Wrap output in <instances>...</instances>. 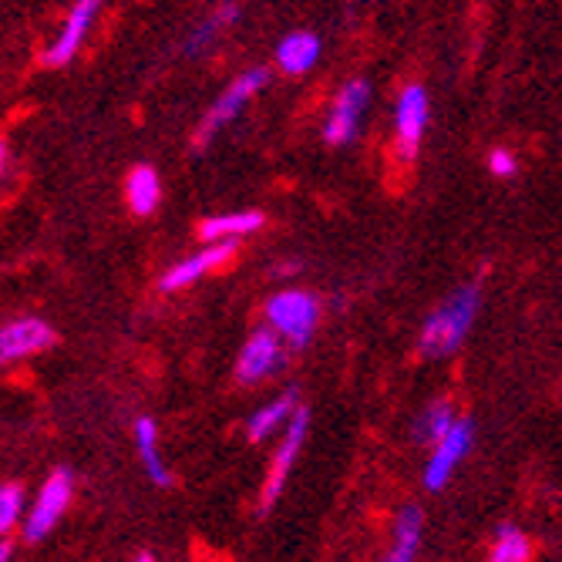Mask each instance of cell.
I'll use <instances>...</instances> for the list:
<instances>
[{"mask_svg": "<svg viewBox=\"0 0 562 562\" xmlns=\"http://www.w3.org/2000/svg\"><path fill=\"white\" fill-rule=\"evenodd\" d=\"M283 368H286V344L270 327H260L249 334V340L243 344V350L236 357V381L260 384V381L280 374Z\"/></svg>", "mask_w": 562, "mask_h": 562, "instance_id": "5b68a950", "label": "cell"}, {"mask_svg": "<svg viewBox=\"0 0 562 562\" xmlns=\"http://www.w3.org/2000/svg\"><path fill=\"white\" fill-rule=\"evenodd\" d=\"M306 428H311V415H306V407H296V415H293L290 425H286V435H283V441H280V448H277V454H273L270 472H267V482H263V498H260V508H263V513L277 505V498H280V492H283L290 472H293L296 454H300V448H303V441H306Z\"/></svg>", "mask_w": 562, "mask_h": 562, "instance_id": "30bf717a", "label": "cell"}, {"mask_svg": "<svg viewBox=\"0 0 562 562\" xmlns=\"http://www.w3.org/2000/svg\"><path fill=\"white\" fill-rule=\"evenodd\" d=\"M101 8H105V0H75L61 31H58V37L50 41L47 50H44V65L47 68H65L68 61L78 58V50L85 47Z\"/></svg>", "mask_w": 562, "mask_h": 562, "instance_id": "52a82bcc", "label": "cell"}, {"mask_svg": "<svg viewBox=\"0 0 562 562\" xmlns=\"http://www.w3.org/2000/svg\"><path fill=\"white\" fill-rule=\"evenodd\" d=\"M132 562H156V559H151V555H148V552H138V555H135V559H132Z\"/></svg>", "mask_w": 562, "mask_h": 562, "instance_id": "484cf974", "label": "cell"}, {"mask_svg": "<svg viewBox=\"0 0 562 562\" xmlns=\"http://www.w3.org/2000/svg\"><path fill=\"white\" fill-rule=\"evenodd\" d=\"M469 448H472V422L458 418L451 425V431L438 445H431V458L425 465V485L431 492H441L448 485V479L454 475V469L462 465V458L469 454Z\"/></svg>", "mask_w": 562, "mask_h": 562, "instance_id": "8fae6325", "label": "cell"}, {"mask_svg": "<svg viewBox=\"0 0 562 562\" xmlns=\"http://www.w3.org/2000/svg\"><path fill=\"white\" fill-rule=\"evenodd\" d=\"M8 166H11V151H8V142L0 138V182H4V176H8Z\"/></svg>", "mask_w": 562, "mask_h": 562, "instance_id": "cb8c5ba5", "label": "cell"}, {"mask_svg": "<svg viewBox=\"0 0 562 562\" xmlns=\"http://www.w3.org/2000/svg\"><path fill=\"white\" fill-rule=\"evenodd\" d=\"M239 252V243L236 239H220V243H206L199 252H192V257L179 260L176 267H169L159 280V290L166 293H176V290H186L192 283H199L206 273H216L223 267H229L236 260Z\"/></svg>", "mask_w": 562, "mask_h": 562, "instance_id": "ba28073f", "label": "cell"}, {"mask_svg": "<svg viewBox=\"0 0 562 562\" xmlns=\"http://www.w3.org/2000/svg\"><path fill=\"white\" fill-rule=\"evenodd\" d=\"M425 125H428V91L422 85H407L394 105V138H397V156L404 162H412L418 156Z\"/></svg>", "mask_w": 562, "mask_h": 562, "instance_id": "9c48e42d", "label": "cell"}, {"mask_svg": "<svg viewBox=\"0 0 562 562\" xmlns=\"http://www.w3.org/2000/svg\"><path fill=\"white\" fill-rule=\"evenodd\" d=\"M125 202L135 216H151L162 202V179L151 166H135L125 176Z\"/></svg>", "mask_w": 562, "mask_h": 562, "instance_id": "9a60e30c", "label": "cell"}, {"mask_svg": "<svg viewBox=\"0 0 562 562\" xmlns=\"http://www.w3.org/2000/svg\"><path fill=\"white\" fill-rule=\"evenodd\" d=\"M71 495H75V475L68 469L50 472L47 482L41 485V495L31 505V513L24 516V539L37 542V539H44L50 529H55L61 522V516L68 513Z\"/></svg>", "mask_w": 562, "mask_h": 562, "instance_id": "277c9868", "label": "cell"}, {"mask_svg": "<svg viewBox=\"0 0 562 562\" xmlns=\"http://www.w3.org/2000/svg\"><path fill=\"white\" fill-rule=\"evenodd\" d=\"M24 519V488L18 482L0 485V536H8Z\"/></svg>", "mask_w": 562, "mask_h": 562, "instance_id": "7402d4cb", "label": "cell"}, {"mask_svg": "<svg viewBox=\"0 0 562 562\" xmlns=\"http://www.w3.org/2000/svg\"><path fill=\"white\" fill-rule=\"evenodd\" d=\"M0 562H11V546L0 542Z\"/></svg>", "mask_w": 562, "mask_h": 562, "instance_id": "d4e9b609", "label": "cell"}, {"mask_svg": "<svg viewBox=\"0 0 562 562\" xmlns=\"http://www.w3.org/2000/svg\"><path fill=\"white\" fill-rule=\"evenodd\" d=\"M267 85V68H249L243 71L239 78L229 81V88L213 101V109L202 115L199 128H195V145H206L213 142L229 122H236L243 115V109L252 101V94H257L260 88Z\"/></svg>", "mask_w": 562, "mask_h": 562, "instance_id": "3957f363", "label": "cell"}, {"mask_svg": "<svg viewBox=\"0 0 562 562\" xmlns=\"http://www.w3.org/2000/svg\"><path fill=\"white\" fill-rule=\"evenodd\" d=\"M479 303H482V290L479 286H462L448 293V300L428 314L422 337H418V350L431 361L438 357H451L458 347L465 344L475 317H479Z\"/></svg>", "mask_w": 562, "mask_h": 562, "instance_id": "6da1fadb", "label": "cell"}, {"mask_svg": "<svg viewBox=\"0 0 562 562\" xmlns=\"http://www.w3.org/2000/svg\"><path fill=\"white\" fill-rule=\"evenodd\" d=\"M422 529H425L422 508L418 505L401 508L397 519H394V542H391V549H387V555L381 562H415L418 546H422Z\"/></svg>", "mask_w": 562, "mask_h": 562, "instance_id": "2e32d148", "label": "cell"}, {"mask_svg": "<svg viewBox=\"0 0 562 562\" xmlns=\"http://www.w3.org/2000/svg\"><path fill=\"white\" fill-rule=\"evenodd\" d=\"M321 61V37L311 31H293L277 44V68L290 78L306 75Z\"/></svg>", "mask_w": 562, "mask_h": 562, "instance_id": "4fadbf2b", "label": "cell"}, {"mask_svg": "<svg viewBox=\"0 0 562 562\" xmlns=\"http://www.w3.org/2000/svg\"><path fill=\"white\" fill-rule=\"evenodd\" d=\"M4 368H8V364H4V361H0V371H4Z\"/></svg>", "mask_w": 562, "mask_h": 562, "instance_id": "4316f807", "label": "cell"}, {"mask_svg": "<svg viewBox=\"0 0 562 562\" xmlns=\"http://www.w3.org/2000/svg\"><path fill=\"white\" fill-rule=\"evenodd\" d=\"M267 327L293 350H303L314 340L324 303L311 290H280L267 300Z\"/></svg>", "mask_w": 562, "mask_h": 562, "instance_id": "7a4b0ae2", "label": "cell"}, {"mask_svg": "<svg viewBox=\"0 0 562 562\" xmlns=\"http://www.w3.org/2000/svg\"><path fill=\"white\" fill-rule=\"evenodd\" d=\"M55 344V330L41 317H18L0 327V361L14 364L24 357H34Z\"/></svg>", "mask_w": 562, "mask_h": 562, "instance_id": "7c38bea8", "label": "cell"}, {"mask_svg": "<svg viewBox=\"0 0 562 562\" xmlns=\"http://www.w3.org/2000/svg\"><path fill=\"white\" fill-rule=\"evenodd\" d=\"M239 4H233V0H223V4L210 14V18H202L199 24H195V31L186 37V55L189 58H199V55H206V50L216 44V37L226 31V27H233L236 21H239Z\"/></svg>", "mask_w": 562, "mask_h": 562, "instance_id": "d6986e66", "label": "cell"}, {"mask_svg": "<svg viewBox=\"0 0 562 562\" xmlns=\"http://www.w3.org/2000/svg\"><path fill=\"white\" fill-rule=\"evenodd\" d=\"M293 415H296V387H290V391H283L280 397H273L270 404H263L260 412L246 422L249 441H267V438L277 435L283 425H290Z\"/></svg>", "mask_w": 562, "mask_h": 562, "instance_id": "e0dca14e", "label": "cell"}, {"mask_svg": "<svg viewBox=\"0 0 562 562\" xmlns=\"http://www.w3.org/2000/svg\"><path fill=\"white\" fill-rule=\"evenodd\" d=\"M532 559V542L522 529L516 526H502L495 532V542H492V552H488V562H529Z\"/></svg>", "mask_w": 562, "mask_h": 562, "instance_id": "ffe728a7", "label": "cell"}, {"mask_svg": "<svg viewBox=\"0 0 562 562\" xmlns=\"http://www.w3.org/2000/svg\"><path fill=\"white\" fill-rule=\"evenodd\" d=\"M267 216L260 210H243V213H223V216H210L199 223V239L202 243H220V239H243L249 233L263 229Z\"/></svg>", "mask_w": 562, "mask_h": 562, "instance_id": "5bb4252c", "label": "cell"}, {"mask_svg": "<svg viewBox=\"0 0 562 562\" xmlns=\"http://www.w3.org/2000/svg\"><path fill=\"white\" fill-rule=\"evenodd\" d=\"M132 435H135V451H138V458H142V465H145L148 479L156 482L159 488H169V485H172V475H169V469H166V462H162V451H159V428H156V422H151V418H138V422L132 425Z\"/></svg>", "mask_w": 562, "mask_h": 562, "instance_id": "ac0fdd59", "label": "cell"}, {"mask_svg": "<svg viewBox=\"0 0 562 562\" xmlns=\"http://www.w3.org/2000/svg\"><path fill=\"white\" fill-rule=\"evenodd\" d=\"M454 422H458V418H454V412H451V404H448V401H435V404L425 407V415L418 418L415 438H418L422 445H438V441L451 431Z\"/></svg>", "mask_w": 562, "mask_h": 562, "instance_id": "44dd1931", "label": "cell"}, {"mask_svg": "<svg viewBox=\"0 0 562 562\" xmlns=\"http://www.w3.org/2000/svg\"><path fill=\"white\" fill-rule=\"evenodd\" d=\"M488 172L498 176V179H508L516 172V156H513V151H505V148H495L488 156Z\"/></svg>", "mask_w": 562, "mask_h": 562, "instance_id": "603a6c76", "label": "cell"}, {"mask_svg": "<svg viewBox=\"0 0 562 562\" xmlns=\"http://www.w3.org/2000/svg\"><path fill=\"white\" fill-rule=\"evenodd\" d=\"M371 105V85L364 78H353L347 81L334 105H330V115H327V125H324V138L327 145H347L357 138V132H361V122H364V112Z\"/></svg>", "mask_w": 562, "mask_h": 562, "instance_id": "8992f818", "label": "cell"}]
</instances>
